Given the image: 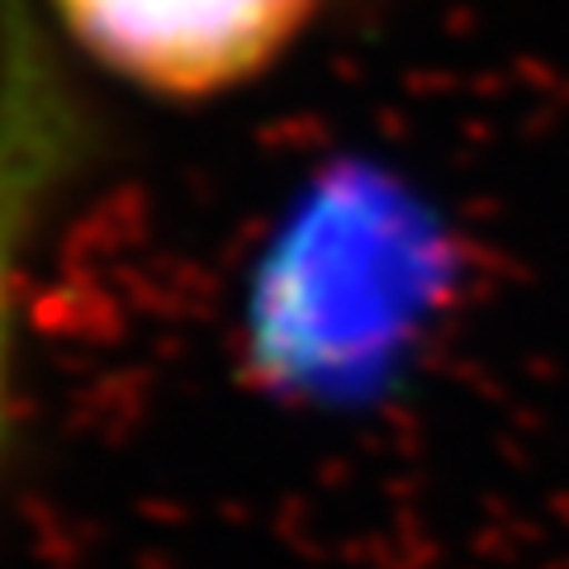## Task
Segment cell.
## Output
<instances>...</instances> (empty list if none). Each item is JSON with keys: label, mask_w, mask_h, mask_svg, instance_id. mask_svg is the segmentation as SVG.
<instances>
[{"label": "cell", "mask_w": 569, "mask_h": 569, "mask_svg": "<svg viewBox=\"0 0 569 569\" xmlns=\"http://www.w3.org/2000/svg\"><path fill=\"white\" fill-rule=\"evenodd\" d=\"M456 242L408 186L332 167L299 194L252 284L257 370L305 399L376 395L451 299Z\"/></svg>", "instance_id": "obj_1"}, {"label": "cell", "mask_w": 569, "mask_h": 569, "mask_svg": "<svg viewBox=\"0 0 569 569\" xmlns=\"http://www.w3.org/2000/svg\"><path fill=\"white\" fill-rule=\"evenodd\" d=\"M318 0H48L86 58L162 100H213L266 77Z\"/></svg>", "instance_id": "obj_2"}, {"label": "cell", "mask_w": 569, "mask_h": 569, "mask_svg": "<svg viewBox=\"0 0 569 569\" xmlns=\"http://www.w3.org/2000/svg\"><path fill=\"white\" fill-rule=\"evenodd\" d=\"M86 152V114L58 48L24 0H0V441L10 427L14 295L29 242L71 186Z\"/></svg>", "instance_id": "obj_3"}]
</instances>
